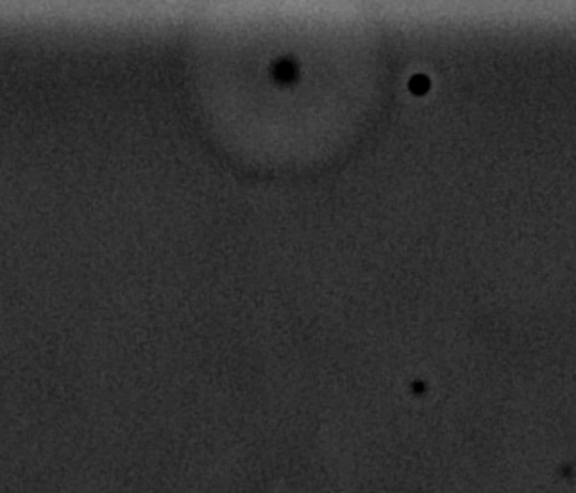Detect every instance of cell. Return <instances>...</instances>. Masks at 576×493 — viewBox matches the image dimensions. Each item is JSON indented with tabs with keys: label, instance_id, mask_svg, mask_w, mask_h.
Segmentation results:
<instances>
[{
	"label": "cell",
	"instance_id": "6da1fadb",
	"mask_svg": "<svg viewBox=\"0 0 576 493\" xmlns=\"http://www.w3.org/2000/svg\"><path fill=\"white\" fill-rule=\"evenodd\" d=\"M428 81L423 78V75H419V78H415L414 81H412V90L418 93H423L424 90H426Z\"/></svg>",
	"mask_w": 576,
	"mask_h": 493
}]
</instances>
